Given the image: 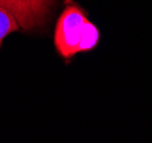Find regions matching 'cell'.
<instances>
[{
	"mask_svg": "<svg viewBox=\"0 0 152 143\" xmlns=\"http://www.w3.org/2000/svg\"><path fill=\"white\" fill-rule=\"evenodd\" d=\"M85 12L75 2H68L58 17L54 43L63 59H71L79 53V44L85 24L87 22Z\"/></svg>",
	"mask_w": 152,
	"mask_h": 143,
	"instance_id": "6da1fadb",
	"label": "cell"
},
{
	"mask_svg": "<svg viewBox=\"0 0 152 143\" xmlns=\"http://www.w3.org/2000/svg\"><path fill=\"white\" fill-rule=\"evenodd\" d=\"M55 0H0L4 7L15 18L20 28L31 31L46 23Z\"/></svg>",
	"mask_w": 152,
	"mask_h": 143,
	"instance_id": "7a4b0ae2",
	"label": "cell"
},
{
	"mask_svg": "<svg viewBox=\"0 0 152 143\" xmlns=\"http://www.w3.org/2000/svg\"><path fill=\"white\" fill-rule=\"evenodd\" d=\"M99 41V29L87 21L85 24V28L83 30L81 39H80V44H79V53L81 52H88L94 49Z\"/></svg>",
	"mask_w": 152,
	"mask_h": 143,
	"instance_id": "3957f363",
	"label": "cell"
},
{
	"mask_svg": "<svg viewBox=\"0 0 152 143\" xmlns=\"http://www.w3.org/2000/svg\"><path fill=\"white\" fill-rule=\"evenodd\" d=\"M17 30H20V25L17 21L5 8L0 6V46L7 34Z\"/></svg>",
	"mask_w": 152,
	"mask_h": 143,
	"instance_id": "277c9868",
	"label": "cell"
}]
</instances>
